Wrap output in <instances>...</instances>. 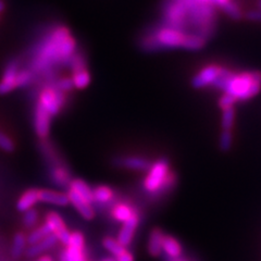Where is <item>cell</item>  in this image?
Segmentation results:
<instances>
[{
    "instance_id": "6da1fadb",
    "label": "cell",
    "mask_w": 261,
    "mask_h": 261,
    "mask_svg": "<svg viewBox=\"0 0 261 261\" xmlns=\"http://www.w3.org/2000/svg\"><path fill=\"white\" fill-rule=\"evenodd\" d=\"M163 27L195 34L208 40L216 34L218 25L217 8L200 0H163L161 4Z\"/></svg>"
},
{
    "instance_id": "7a4b0ae2",
    "label": "cell",
    "mask_w": 261,
    "mask_h": 261,
    "mask_svg": "<svg viewBox=\"0 0 261 261\" xmlns=\"http://www.w3.org/2000/svg\"><path fill=\"white\" fill-rule=\"evenodd\" d=\"M75 39L64 27H56L39 40L30 54L29 70L43 80L44 84L57 77L59 67H69L73 55L77 50Z\"/></svg>"
},
{
    "instance_id": "3957f363",
    "label": "cell",
    "mask_w": 261,
    "mask_h": 261,
    "mask_svg": "<svg viewBox=\"0 0 261 261\" xmlns=\"http://www.w3.org/2000/svg\"><path fill=\"white\" fill-rule=\"evenodd\" d=\"M186 33L157 24L147 30L140 38V48L145 53H159L183 48Z\"/></svg>"
},
{
    "instance_id": "277c9868",
    "label": "cell",
    "mask_w": 261,
    "mask_h": 261,
    "mask_svg": "<svg viewBox=\"0 0 261 261\" xmlns=\"http://www.w3.org/2000/svg\"><path fill=\"white\" fill-rule=\"evenodd\" d=\"M223 92L232 96L236 101L251 99L261 92V71L233 72Z\"/></svg>"
},
{
    "instance_id": "5b68a950",
    "label": "cell",
    "mask_w": 261,
    "mask_h": 261,
    "mask_svg": "<svg viewBox=\"0 0 261 261\" xmlns=\"http://www.w3.org/2000/svg\"><path fill=\"white\" fill-rule=\"evenodd\" d=\"M55 81L43 84V87L38 91L36 100V105L42 107L53 118L61 111L67 102V94L57 88Z\"/></svg>"
},
{
    "instance_id": "8992f818",
    "label": "cell",
    "mask_w": 261,
    "mask_h": 261,
    "mask_svg": "<svg viewBox=\"0 0 261 261\" xmlns=\"http://www.w3.org/2000/svg\"><path fill=\"white\" fill-rule=\"evenodd\" d=\"M170 171V161L166 157L159 158L157 161L151 163L149 170L147 171V174L143 179V189L150 199L166 183Z\"/></svg>"
},
{
    "instance_id": "52a82bcc",
    "label": "cell",
    "mask_w": 261,
    "mask_h": 261,
    "mask_svg": "<svg viewBox=\"0 0 261 261\" xmlns=\"http://www.w3.org/2000/svg\"><path fill=\"white\" fill-rule=\"evenodd\" d=\"M60 261H87L85 238L82 232H71V238L60 256Z\"/></svg>"
},
{
    "instance_id": "ba28073f",
    "label": "cell",
    "mask_w": 261,
    "mask_h": 261,
    "mask_svg": "<svg viewBox=\"0 0 261 261\" xmlns=\"http://www.w3.org/2000/svg\"><path fill=\"white\" fill-rule=\"evenodd\" d=\"M43 148H44V152L46 156L51 160L50 171H49V175H50L51 182L60 187L69 186L70 182L72 181V178H71L68 168L61 165L60 161L57 158H53L54 150L51 149L50 145L44 143Z\"/></svg>"
},
{
    "instance_id": "9c48e42d",
    "label": "cell",
    "mask_w": 261,
    "mask_h": 261,
    "mask_svg": "<svg viewBox=\"0 0 261 261\" xmlns=\"http://www.w3.org/2000/svg\"><path fill=\"white\" fill-rule=\"evenodd\" d=\"M45 224L49 228L50 233L56 236L57 241L64 245V246H67L71 238V231H69L67 224H65L62 217L58 212H47L45 216Z\"/></svg>"
},
{
    "instance_id": "30bf717a",
    "label": "cell",
    "mask_w": 261,
    "mask_h": 261,
    "mask_svg": "<svg viewBox=\"0 0 261 261\" xmlns=\"http://www.w3.org/2000/svg\"><path fill=\"white\" fill-rule=\"evenodd\" d=\"M223 67H220L217 64H209L207 67L202 68L197 74H195L192 79V86L195 89H201L206 88L209 85L212 86L215 83L219 75L221 74Z\"/></svg>"
},
{
    "instance_id": "8fae6325",
    "label": "cell",
    "mask_w": 261,
    "mask_h": 261,
    "mask_svg": "<svg viewBox=\"0 0 261 261\" xmlns=\"http://www.w3.org/2000/svg\"><path fill=\"white\" fill-rule=\"evenodd\" d=\"M141 211L137 212L134 216L130 217L127 221L122 223V226L120 227L117 241L122 245V246L127 248L130 244H132L135 234L138 226L141 223Z\"/></svg>"
},
{
    "instance_id": "7c38bea8",
    "label": "cell",
    "mask_w": 261,
    "mask_h": 261,
    "mask_svg": "<svg viewBox=\"0 0 261 261\" xmlns=\"http://www.w3.org/2000/svg\"><path fill=\"white\" fill-rule=\"evenodd\" d=\"M21 61L12 59L8 62L5 69L3 80L0 82V95H5L16 88V76L21 70Z\"/></svg>"
},
{
    "instance_id": "4fadbf2b",
    "label": "cell",
    "mask_w": 261,
    "mask_h": 261,
    "mask_svg": "<svg viewBox=\"0 0 261 261\" xmlns=\"http://www.w3.org/2000/svg\"><path fill=\"white\" fill-rule=\"evenodd\" d=\"M151 163L147 158L140 156H123L113 159V165L116 167L123 168L137 172H147L149 170Z\"/></svg>"
},
{
    "instance_id": "5bb4252c",
    "label": "cell",
    "mask_w": 261,
    "mask_h": 261,
    "mask_svg": "<svg viewBox=\"0 0 261 261\" xmlns=\"http://www.w3.org/2000/svg\"><path fill=\"white\" fill-rule=\"evenodd\" d=\"M137 212H140V209H138L133 203H130L128 201H114L113 205L111 206L110 209V215L111 218L114 220L116 222L119 223H123L127 220L134 216Z\"/></svg>"
},
{
    "instance_id": "9a60e30c",
    "label": "cell",
    "mask_w": 261,
    "mask_h": 261,
    "mask_svg": "<svg viewBox=\"0 0 261 261\" xmlns=\"http://www.w3.org/2000/svg\"><path fill=\"white\" fill-rule=\"evenodd\" d=\"M51 119L53 117L50 114H48L42 107H39L38 105H35L34 109V128L37 136L42 140L49 135L51 126Z\"/></svg>"
},
{
    "instance_id": "2e32d148",
    "label": "cell",
    "mask_w": 261,
    "mask_h": 261,
    "mask_svg": "<svg viewBox=\"0 0 261 261\" xmlns=\"http://www.w3.org/2000/svg\"><path fill=\"white\" fill-rule=\"evenodd\" d=\"M69 202L71 205L74 207V209L79 212V214L82 216V218H84L85 220H92L95 217V208H94V203L87 201L86 199L82 198L81 196L75 194L72 191H68L67 193Z\"/></svg>"
},
{
    "instance_id": "e0dca14e",
    "label": "cell",
    "mask_w": 261,
    "mask_h": 261,
    "mask_svg": "<svg viewBox=\"0 0 261 261\" xmlns=\"http://www.w3.org/2000/svg\"><path fill=\"white\" fill-rule=\"evenodd\" d=\"M38 201L57 207H65L70 203L67 194L54 190H38Z\"/></svg>"
},
{
    "instance_id": "ac0fdd59",
    "label": "cell",
    "mask_w": 261,
    "mask_h": 261,
    "mask_svg": "<svg viewBox=\"0 0 261 261\" xmlns=\"http://www.w3.org/2000/svg\"><path fill=\"white\" fill-rule=\"evenodd\" d=\"M162 255L171 259H176L183 256V247L172 235L165 234L162 241Z\"/></svg>"
},
{
    "instance_id": "d6986e66",
    "label": "cell",
    "mask_w": 261,
    "mask_h": 261,
    "mask_svg": "<svg viewBox=\"0 0 261 261\" xmlns=\"http://www.w3.org/2000/svg\"><path fill=\"white\" fill-rule=\"evenodd\" d=\"M58 243L56 236L54 234L48 235L43 241L38 242L35 245H31L25 250V255L30 258H35L40 255H43L44 252L50 250L53 247L56 246V244Z\"/></svg>"
},
{
    "instance_id": "ffe728a7",
    "label": "cell",
    "mask_w": 261,
    "mask_h": 261,
    "mask_svg": "<svg viewBox=\"0 0 261 261\" xmlns=\"http://www.w3.org/2000/svg\"><path fill=\"white\" fill-rule=\"evenodd\" d=\"M94 203L98 206H108L114 202L116 193L107 185H98L93 189Z\"/></svg>"
},
{
    "instance_id": "44dd1931",
    "label": "cell",
    "mask_w": 261,
    "mask_h": 261,
    "mask_svg": "<svg viewBox=\"0 0 261 261\" xmlns=\"http://www.w3.org/2000/svg\"><path fill=\"white\" fill-rule=\"evenodd\" d=\"M165 238V232L161 228L154 227L149 233L147 250L152 257H159L162 255V241Z\"/></svg>"
},
{
    "instance_id": "7402d4cb",
    "label": "cell",
    "mask_w": 261,
    "mask_h": 261,
    "mask_svg": "<svg viewBox=\"0 0 261 261\" xmlns=\"http://www.w3.org/2000/svg\"><path fill=\"white\" fill-rule=\"evenodd\" d=\"M38 201V190L31 189L24 192L16 203V208L21 212H27L30 209H33Z\"/></svg>"
},
{
    "instance_id": "603a6c76",
    "label": "cell",
    "mask_w": 261,
    "mask_h": 261,
    "mask_svg": "<svg viewBox=\"0 0 261 261\" xmlns=\"http://www.w3.org/2000/svg\"><path fill=\"white\" fill-rule=\"evenodd\" d=\"M69 190L74 192L82 198L86 199L87 201L94 203V197H93V189L89 186L85 181L81 178H74L72 179L69 184Z\"/></svg>"
},
{
    "instance_id": "cb8c5ba5",
    "label": "cell",
    "mask_w": 261,
    "mask_h": 261,
    "mask_svg": "<svg viewBox=\"0 0 261 261\" xmlns=\"http://www.w3.org/2000/svg\"><path fill=\"white\" fill-rule=\"evenodd\" d=\"M28 248V239L27 235L23 232L16 233L13 242H12V248H11V255L13 258H19L21 255L25 254V250Z\"/></svg>"
},
{
    "instance_id": "d4e9b609",
    "label": "cell",
    "mask_w": 261,
    "mask_h": 261,
    "mask_svg": "<svg viewBox=\"0 0 261 261\" xmlns=\"http://www.w3.org/2000/svg\"><path fill=\"white\" fill-rule=\"evenodd\" d=\"M71 79L73 82V86L77 89H84L88 86L89 82H91V75H89L86 68L72 72Z\"/></svg>"
},
{
    "instance_id": "484cf974",
    "label": "cell",
    "mask_w": 261,
    "mask_h": 261,
    "mask_svg": "<svg viewBox=\"0 0 261 261\" xmlns=\"http://www.w3.org/2000/svg\"><path fill=\"white\" fill-rule=\"evenodd\" d=\"M50 234H51L50 231H49V228L47 227V225L45 223L37 226V227H34L31 231V233L29 235H27L28 245L29 246H31V245H35L38 242L43 241L45 238H47V236Z\"/></svg>"
},
{
    "instance_id": "4316f807",
    "label": "cell",
    "mask_w": 261,
    "mask_h": 261,
    "mask_svg": "<svg viewBox=\"0 0 261 261\" xmlns=\"http://www.w3.org/2000/svg\"><path fill=\"white\" fill-rule=\"evenodd\" d=\"M206 44L207 40L203 39L202 37L195 34H187L184 44V49L189 51H198L205 47Z\"/></svg>"
},
{
    "instance_id": "83f0119b",
    "label": "cell",
    "mask_w": 261,
    "mask_h": 261,
    "mask_svg": "<svg viewBox=\"0 0 261 261\" xmlns=\"http://www.w3.org/2000/svg\"><path fill=\"white\" fill-rule=\"evenodd\" d=\"M102 246H103V248L106 250H107L108 252H110L112 258L118 257L119 255L122 254V252L125 251L127 249V248L122 246V245L117 241V239L110 238V236H107V238L103 239Z\"/></svg>"
},
{
    "instance_id": "f1b7e54d",
    "label": "cell",
    "mask_w": 261,
    "mask_h": 261,
    "mask_svg": "<svg viewBox=\"0 0 261 261\" xmlns=\"http://www.w3.org/2000/svg\"><path fill=\"white\" fill-rule=\"evenodd\" d=\"M35 82V76L29 69H21L16 76V88L28 87Z\"/></svg>"
},
{
    "instance_id": "f546056e",
    "label": "cell",
    "mask_w": 261,
    "mask_h": 261,
    "mask_svg": "<svg viewBox=\"0 0 261 261\" xmlns=\"http://www.w3.org/2000/svg\"><path fill=\"white\" fill-rule=\"evenodd\" d=\"M221 10L233 20L239 21L243 18V12L241 10V8L239 7L238 4L233 2V0H228V2L225 5L222 6Z\"/></svg>"
},
{
    "instance_id": "4dcf8cb0",
    "label": "cell",
    "mask_w": 261,
    "mask_h": 261,
    "mask_svg": "<svg viewBox=\"0 0 261 261\" xmlns=\"http://www.w3.org/2000/svg\"><path fill=\"white\" fill-rule=\"evenodd\" d=\"M233 146V134L232 130L222 129L219 136V149L222 152H228Z\"/></svg>"
},
{
    "instance_id": "1f68e13d",
    "label": "cell",
    "mask_w": 261,
    "mask_h": 261,
    "mask_svg": "<svg viewBox=\"0 0 261 261\" xmlns=\"http://www.w3.org/2000/svg\"><path fill=\"white\" fill-rule=\"evenodd\" d=\"M235 122V108L231 107L222 110L221 127L224 130H232Z\"/></svg>"
},
{
    "instance_id": "d6a6232c",
    "label": "cell",
    "mask_w": 261,
    "mask_h": 261,
    "mask_svg": "<svg viewBox=\"0 0 261 261\" xmlns=\"http://www.w3.org/2000/svg\"><path fill=\"white\" fill-rule=\"evenodd\" d=\"M37 221H38V212L35 208L30 209L29 211L24 212L22 222H23V225L27 228H32L33 230V228L35 227Z\"/></svg>"
},
{
    "instance_id": "836d02e7",
    "label": "cell",
    "mask_w": 261,
    "mask_h": 261,
    "mask_svg": "<svg viewBox=\"0 0 261 261\" xmlns=\"http://www.w3.org/2000/svg\"><path fill=\"white\" fill-rule=\"evenodd\" d=\"M55 85L57 86V88L60 89L61 92L63 93H69L71 89L74 87L73 86V82H72V79L70 77H63V79H57L55 81Z\"/></svg>"
},
{
    "instance_id": "e575fe53",
    "label": "cell",
    "mask_w": 261,
    "mask_h": 261,
    "mask_svg": "<svg viewBox=\"0 0 261 261\" xmlns=\"http://www.w3.org/2000/svg\"><path fill=\"white\" fill-rule=\"evenodd\" d=\"M0 149L7 152H10L14 149V143L11 138L3 132H0Z\"/></svg>"
},
{
    "instance_id": "d590c367",
    "label": "cell",
    "mask_w": 261,
    "mask_h": 261,
    "mask_svg": "<svg viewBox=\"0 0 261 261\" xmlns=\"http://www.w3.org/2000/svg\"><path fill=\"white\" fill-rule=\"evenodd\" d=\"M235 102H236V100L234 99L232 96L227 95V94H223L219 99V107L221 108L222 110H224V109H227V108L234 107Z\"/></svg>"
},
{
    "instance_id": "8d00e7d4",
    "label": "cell",
    "mask_w": 261,
    "mask_h": 261,
    "mask_svg": "<svg viewBox=\"0 0 261 261\" xmlns=\"http://www.w3.org/2000/svg\"><path fill=\"white\" fill-rule=\"evenodd\" d=\"M245 18L252 22H261V10H250L245 14Z\"/></svg>"
},
{
    "instance_id": "74e56055",
    "label": "cell",
    "mask_w": 261,
    "mask_h": 261,
    "mask_svg": "<svg viewBox=\"0 0 261 261\" xmlns=\"http://www.w3.org/2000/svg\"><path fill=\"white\" fill-rule=\"evenodd\" d=\"M113 259H114V261H135L133 254L128 249H126L125 251L122 252L121 255H119L118 257L113 258Z\"/></svg>"
},
{
    "instance_id": "f35d334b",
    "label": "cell",
    "mask_w": 261,
    "mask_h": 261,
    "mask_svg": "<svg viewBox=\"0 0 261 261\" xmlns=\"http://www.w3.org/2000/svg\"><path fill=\"white\" fill-rule=\"evenodd\" d=\"M163 260H165V261H192V259L186 258L184 256L179 257V258H176V259H171V258H168L166 256H163Z\"/></svg>"
},
{
    "instance_id": "ab89813d",
    "label": "cell",
    "mask_w": 261,
    "mask_h": 261,
    "mask_svg": "<svg viewBox=\"0 0 261 261\" xmlns=\"http://www.w3.org/2000/svg\"><path fill=\"white\" fill-rule=\"evenodd\" d=\"M37 261H54V260H53V258L50 256L45 255V256H40Z\"/></svg>"
},
{
    "instance_id": "60d3db41",
    "label": "cell",
    "mask_w": 261,
    "mask_h": 261,
    "mask_svg": "<svg viewBox=\"0 0 261 261\" xmlns=\"http://www.w3.org/2000/svg\"><path fill=\"white\" fill-rule=\"evenodd\" d=\"M4 9H5V4L3 0H0V12H3Z\"/></svg>"
},
{
    "instance_id": "b9f144b4",
    "label": "cell",
    "mask_w": 261,
    "mask_h": 261,
    "mask_svg": "<svg viewBox=\"0 0 261 261\" xmlns=\"http://www.w3.org/2000/svg\"><path fill=\"white\" fill-rule=\"evenodd\" d=\"M257 9H258V10H261V0H258V3H257Z\"/></svg>"
},
{
    "instance_id": "7bdbcfd3",
    "label": "cell",
    "mask_w": 261,
    "mask_h": 261,
    "mask_svg": "<svg viewBox=\"0 0 261 261\" xmlns=\"http://www.w3.org/2000/svg\"><path fill=\"white\" fill-rule=\"evenodd\" d=\"M101 261H114V259H113L112 257H108V258H105V259H102Z\"/></svg>"
}]
</instances>
